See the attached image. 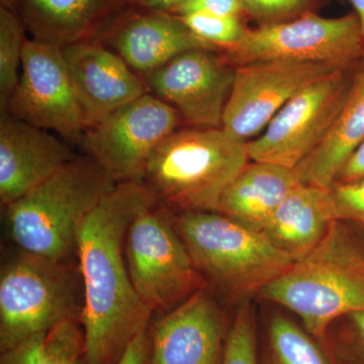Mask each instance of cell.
<instances>
[{"label":"cell","instance_id":"cell-28","mask_svg":"<svg viewBox=\"0 0 364 364\" xmlns=\"http://www.w3.org/2000/svg\"><path fill=\"white\" fill-rule=\"evenodd\" d=\"M314 0H241L246 16L262 23L298 18L311 11Z\"/></svg>","mask_w":364,"mask_h":364},{"label":"cell","instance_id":"cell-11","mask_svg":"<svg viewBox=\"0 0 364 364\" xmlns=\"http://www.w3.org/2000/svg\"><path fill=\"white\" fill-rule=\"evenodd\" d=\"M341 67L326 63L257 61L236 66L222 129L238 140L259 136L270 121L301 90Z\"/></svg>","mask_w":364,"mask_h":364},{"label":"cell","instance_id":"cell-6","mask_svg":"<svg viewBox=\"0 0 364 364\" xmlns=\"http://www.w3.org/2000/svg\"><path fill=\"white\" fill-rule=\"evenodd\" d=\"M85 306L78 264L21 250L0 273V351L71 318Z\"/></svg>","mask_w":364,"mask_h":364},{"label":"cell","instance_id":"cell-8","mask_svg":"<svg viewBox=\"0 0 364 364\" xmlns=\"http://www.w3.org/2000/svg\"><path fill=\"white\" fill-rule=\"evenodd\" d=\"M224 54L235 66L257 61H291L347 69L363 58L364 38L355 14L323 18L309 11L291 20L247 28L240 42Z\"/></svg>","mask_w":364,"mask_h":364},{"label":"cell","instance_id":"cell-2","mask_svg":"<svg viewBox=\"0 0 364 364\" xmlns=\"http://www.w3.org/2000/svg\"><path fill=\"white\" fill-rule=\"evenodd\" d=\"M117 186L90 155H75L48 181L4 207L11 241L26 252L73 262L81 225Z\"/></svg>","mask_w":364,"mask_h":364},{"label":"cell","instance_id":"cell-34","mask_svg":"<svg viewBox=\"0 0 364 364\" xmlns=\"http://www.w3.org/2000/svg\"><path fill=\"white\" fill-rule=\"evenodd\" d=\"M350 2L354 7V11H355L356 16L358 18L361 32H363L364 38V0H350Z\"/></svg>","mask_w":364,"mask_h":364},{"label":"cell","instance_id":"cell-14","mask_svg":"<svg viewBox=\"0 0 364 364\" xmlns=\"http://www.w3.org/2000/svg\"><path fill=\"white\" fill-rule=\"evenodd\" d=\"M62 51L85 129L148 93L141 76L100 41L67 46Z\"/></svg>","mask_w":364,"mask_h":364},{"label":"cell","instance_id":"cell-33","mask_svg":"<svg viewBox=\"0 0 364 364\" xmlns=\"http://www.w3.org/2000/svg\"><path fill=\"white\" fill-rule=\"evenodd\" d=\"M350 318L352 328H353L354 338L359 349V354L363 356L364 361V311L352 314L348 316Z\"/></svg>","mask_w":364,"mask_h":364},{"label":"cell","instance_id":"cell-29","mask_svg":"<svg viewBox=\"0 0 364 364\" xmlns=\"http://www.w3.org/2000/svg\"><path fill=\"white\" fill-rule=\"evenodd\" d=\"M170 14L178 16L189 14H207L242 18L245 16V11L241 0H184Z\"/></svg>","mask_w":364,"mask_h":364},{"label":"cell","instance_id":"cell-17","mask_svg":"<svg viewBox=\"0 0 364 364\" xmlns=\"http://www.w3.org/2000/svg\"><path fill=\"white\" fill-rule=\"evenodd\" d=\"M75 156L47 130L2 112L0 117V203L18 200Z\"/></svg>","mask_w":364,"mask_h":364},{"label":"cell","instance_id":"cell-26","mask_svg":"<svg viewBox=\"0 0 364 364\" xmlns=\"http://www.w3.org/2000/svg\"><path fill=\"white\" fill-rule=\"evenodd\" d=\"M221 364H257L255 327L247 305L242 306L235 316L227 334Z\"/></svg>","mask_w":364,"mask_h":364},{"label":"cell","instance_id":"cell-24","mask_svg":"<svg viewBox=\"0 0 364 364\" xmlns=\"http://www.w3.org/2000/svg\"><path fill=\"white\" fill-rule=\"evenodd\" d=\"M269 341L277 364H328L311 337L282 316L270 321Z\"/></svg>","mask_w":364,"mask_h":364},{"label":"cell","instance_id":"cell-20","mask_svg":"<svg viewBox=\"0 0 364 364\" xmlns=\"http://www.w3.org/2000/svg\"><path fill=\"white\" fill-rule=\"evenodd\" d=\"M299 182L294 169L272 163L248 162L225 189L218 212L262 232Z\"/></svg>","mask_w":364,"mask_h":364},{"label":"cell","instance_id":"cell-1","mask_svg":"<svg viewBox=\"0 0 364 364\" xmlns=\"http://www.w3.org/2000/svg\"><path fill=\"white\" fill-rule=\"evenodd\" d=\"M154 203L142 183H117L79 229L76 258L85 293L81 323L90 364H117L128 345L148 329L154 312L134 287L124 243L132 223Z\"/></svg>","mask_w":364,"mask_h":364},{"label":"cell","instance_id":"cell-13","mask_svg":"<svg viewBox=\"0 0 364 364\" xmlns=\"http://www.w3.org/2000/svg\"><path fill=\"white\" fill-rule=\"evenodd\" d=\"M236 66L224 53L193 50L142 74L148 92L173 107L195 128H222Z\"/></svg>","mask_w":364,"mask_h":364},{"label":"cell","instance_id":"cell-32","mask_svg":"<svg viewBox=\"0 0 364 364\" xmlns=\"http://www.w3.org/2000/svg\"><path fill=\"white\" fill-rule=\"evenodd\" d=\"M130 6L145 11L171 13L184 0H129Z\"/></svg>","mask_w":364,"mask_h":364},{"label":"cell","instance_id":"cell-22","mask_svg":"<svg viewBox=\"0 0 364 364\" xmlns=\"http://www.w3.org/2000/svg\"><path fill=\"white\" fill-rule=\"evenodd\" d=\"M0 364H90L81 318H71L1 352Z\"/></svg>","mask_w":364,"mask_h":364},{"label":"cell","instance_id":"cell-7","mask_svg":"<svg viewBox=\"0 0 364 364\" xmlns=\"http://www.w3.org/2000/svg\"><path fill=\"white\" fill-rule=\"evenodd\" d=\"M124 257L136 294L153 312H169L207 287L177 231L174 215L157 203L132 223Z\"/></svg>","mask_w":364,"mask_h":364},{"label":"cell","instance_id":"cell-35","mask_svg":"<svg viewBox=\"0 0 364 364\" xmlns=\"http://www.w3.org/2000/svg\"><path fill=\"white\" fill-rule=\"evenodd\" d=\"M1 6L6 7V9H11V11H16V4L18 0H0Z\"/></svg>","mask_w":364,"mask_h":364},{"label":"cell","instance_id":"cell-18","mask_svg":"<svg viewBox=\"0 0 364 364\" xmlns=\"http://www.w3.org/2000/svg\"><path fill=\"white\" fill-rule=\"evenodd\" d=\"M130 7L129 0H18L16 13L32 39L62 49L100 39Z\"/></svg>","mask_w":364,"mask_h":364},{"label":"cell","instance_id":"cell-31","mask_svg":"<svg viewBox=\"0 0 364 364\" xmlns=\"http://www.w3.org/2000/svg\"><path fill=\"white\" fill-rule=\"evenodd\" d=\"M361 178H364V141L347 160L335 183H346Z\"/></svg>","mask_w":364,"mask_h":364},{"label":"cell","instance_id":"cell-30","mask_svg":"<svg viewBox=\"0 0 364 364\" xmlns=\"http://www.w3.org/2000/svg\"><path fill=\"white\" fill-rule=\"evenodd\" d=\"M150 354L151 335L147 329L128 345L117 364H149Z\"/></svg>","mask_w":364,"mask_h":364},{"label":"cell","instance_id":"cell-4","mask_svg":"<svg viewBox=\"0 0 364 364\" xmlns=\"http://www.w3.org/2000/svg\"><path fill=\"white\" fill-rule=\"evenodd\" d=\"M249 161L247 143L224 129L189 127L158 146L143 186L174 215L218 212L225 189Z\"/></svg>","mask_w":364,"mask_h":364},{"label":"cell","instance_id":"cell-3","mask_svg":"<svg viewBox=\"0 0 364 364\" xmlns=\"http://www.w3.org/2000/svg\"><path fill=\"white\" fill-rule=\"evenodd\" d=\"M259 294L298 315L306 332L324 341L334 321L364 311V246L344 222L334 221L310 253Z\"/></svg>","mask_w":364,"mask_h":364},{"label":"cell","instance_id":"cell-16","mask_svg":"<svg viewBox=\"0 0 364 364\" xmlns=\"http://www.w3.org/2000/svg\"><path fill=\"white\" fill-rule=\"evenodd\" d=\"M117 53L139 75L193 50H212L176 14L127 9L97 40Z\"/></svg>","mask_w":364,"mask_h":364},{"label":"cell","instance_id":"cell-36","mask_svg":"<svg viewBox=\"0 0 364 364\" xmlns=\"http://www.w3.org/2000/svg\"><path fill=\"white\" fill-rule=\"evenodd\" d=\"M363 231H364V230H363Z\"/></svg>","mask_w":364,"mask_h":364},{"label":"cell","instance_id":"cell-21","mask_svg":"<svg viewBox=\"0 0 364 364\" xmlns=\"http://www.w3.org/2000/svg\"><path fill=\"white\" fill-rule=\"evenodd\" d=\"M364 141V56L331 130L294 171L301 183L330 189Z\"/></svg>","mask_w":364,"mask_h":364},{"label":"cell","instance_id":"cell-25","mask_svg":"<svg viewBox=\"0 0 364 364\" xmlns=\"http://www.w3.org/2000/svg\"><path fill=\"white\" fill-rule=\"evenodd\" d=\"M179 18L196 38L222 53L233 49L247 30L242 18L234 16L189 14Z\"/></svg>","mask_w":364,"mask_h":364},{"label":"cell","instance_id":"cell-23","mask_svg":"<svg viewBox=\"0 0 364 364\" xmlns=\"http://www.w3.org/2000/svg\"><path fill=\"white\" fill-rule=\"evenodd\" d=\"M26 26L16 11L0 7V111L7 105L20 80Z\"/></svg>","mask_w":364,"mask_h":364},{"label":"cell","instance_id":"cell-19","mask_svg":"<svg viewBox=\"0 0 364 364\" xmlns=\"http://www.w3.org/2000/svg\"><path fill=\"white\" fill-rule=\"evenodd\" d=\"M334 221L330 189L299 182L262 232L275 247L299 260L324 239Z\"/></svg>","mask_w":364,"mask_h":364},{"label":"cell","instance_id":"cell-12","mask_svg":"<svg viewBox=\"0 0 364 364\" xmlns=\"http://www.w3.org/2000/svg\"><path fill=\"white\" fill-rule=\"evenodd\" d=\"M4 112L80 142L85 119L61 48L26 41L20 80Z\"/></svg>","mask_w":364,"mask_h":364},{"label":"cell","instance_id":"cell-5","mask_svg":"<svg viewBox=\"0 0 364 364\" xmlns=\"http://www.w3.org/2000/svg\"><path fill=\"white\" fill-rule=\"evenodd\" d=\"M174 223L203 279L231 299L260 294L296 261L263 232L219 212L176 215Z\"/></svg>","mask_w":364,"mask_h":364},{"label":"cell","instance_id":"cell-27","mask_svg":"<svg viewBox=\"0 0 364 364\" xmlns=\"http://www.w3.org/2000/svg\"><path fill=\"white\" fill-rule=\"evenodd\" d=\"M330 196L335 220L354 223L364 230V178L335 183Z\"/></svg>","mask_w":364,"mask_h":364},{"label":"cell","instance_id":"cell-15","mask_svg":"<svg viewBox=\"0 0 364 364\" xmlns=\"http://www.w3.org/2000/svg\"><path fill=\"white\" fill-rule=\"evenodd\" d=\"M225 334L224 315L205 287L153 326L149 364H221Z\"/></svg>","mask_w":364,"mask_h":364},{"label":"cell","instance_id":"cell-10","mask_svg":"<svg viewBox=\"0 0 364 364\" xmlns=\"http://www.w3.org/2000/svg\"><path fill=\"white\" fill-rule=\"evenodd\" d=\"M351 80L342 69L301 90L247 142L249 160L296 169L331 130Z\"/></svg>","mask_w":364,"mask_h":364},{"label":"cell","instance_id":"cell-9","mask_svg":"<svg viewBox=\"0 0 364 364\" xmlns=\"http://www.w3.org/2000/svg\"><path fill=\"white\" fill-rule=\"evenodd\" d=\"M178 112L148 92L88 127L80 142L117 183H142L154 151L178 130Z\"/></svg>","mask_w":364,"mask_h":364}]
</instances>
